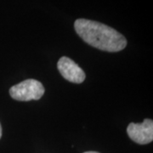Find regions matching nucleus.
<instances>
[{"mask_svg":"<svg viewBox=\"0 0 153 153\" xmlns=\"http://www.w3.org/2000/svg\"><path fill=\"white\" fill-rule=\"evenodd\" d=\"M74 28L82 40L95 49L106 52H118L127 46V39L114 28L103 23L77 19L74 22Z\"/></svg>","mask_w":153,"mask_h":153,"instance_id":"obj_1","label":"nucleus"},{"mask_svg":"<svg viewBox=\"0 0 153 153\" xmlns=\"http://www.w3.org/2000/svg\"><path fill=\"white\" fill-rule=\"evenodd\" d=\"M83 153H100V152H83Z\"/></svg>","mask_w":153,"mask_h":153,"instance_id":"obj_6","label":"nucleus"},{"mask_svg":"<svg viewBox=\"0 0 153 153\" xmlns=\"http://www.w3.org/2000/svg\"><path fill=\"white\" fill-rule=\"evenodd\" d=\"M45 89L41 82L35 79H27L10 88V94L19 101L38 100L42 98Z\"/></svg>","mask_w":153,"mask_h":153,"instance_id":"obj_2","label":"nucleus"},{"mask_svg":"<svg viewBox=\"0 0 153 153\" xmlns=\"http://www.w3.org/2000/svg\"><path fill=\"white\" fill-rule=\"evenodd\" d=\"M57 68L65 79L73 83H82L85 80V72L74 60L63 56L57 62Z\"/></svg>","mask_w":153,"mask_h":153,"instance_id":"obj_4","label":"nucleus"},{"mask_svg":"<svg viewBox=\"0 0 153 153\" xmlns=\"http://www.w3.org/2000/svg\"><path fill=\"white\" fill-rule=\"evenodd\" d=\"M128 137L139 145H146L153 140V121L145 119L141 123H129L127 128Z\"/></svg>","mask_w":153,"mask_h":153,"instance_id":"obj_3","label":"nucleus"},{"mask_svg":"<svg viewBox=\"0 0 153 153\" xmlns=\"http://www.w3.org/2000/svg\"><path fill=\"white\" fill-rule=\"evenodd\" d=\"M2 137V127H1V123H0V139Z\"/></svg>","mask_w":153,"mask_h":153,"instance_id":"obj_5","label":"nucleus"}]
</instances>
